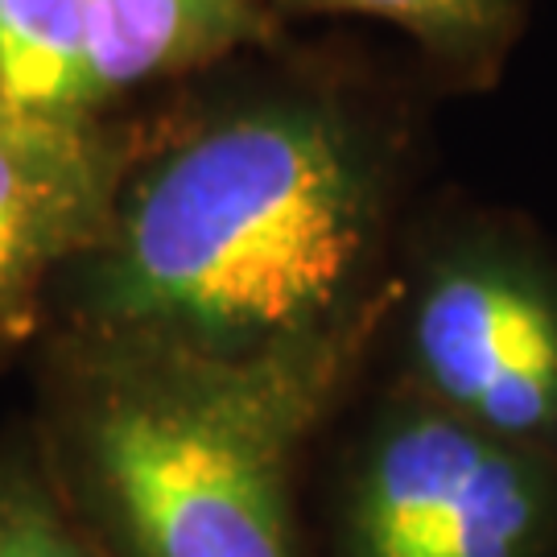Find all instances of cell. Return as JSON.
Here are the masks:
<instances>
[{"instance_id":"cell-9","label":"cell","mask_w":557,"mask_h":557,"mask_svg":"<svg viewBox=\"0 0 557 557\" xmlns=\"http://www.w3.org/2000/svg\"><path fill=\"white\" fill-rule=\"evenodd\" d=\"M0 557H108L62 496L50 458L0 450Z\"/></svg>"},{"instance_id":"cell-5","label":"cell","mask_w":557,"mask_h":557,"mask_svg":"<svg viewBox=\"0 0 557 557\" xmlns=\"http://www.w3.org/2000/svg\"><path fill=\"white\" fill-rule=\"evenodd\" d=\"M137 140L108 120L0 128V347L41 319L46 294L108 232Z\"/></svg>"},{"instance_id":"cell-4","label":"cell","mask_w":557,"mask_h":557,"mask_svg":"<svg viewBox=\"0 0 557 557\" xmlns=\"http://www.w3.org/2000/svg\"><path fill=\"white\" fill-rule=\"evenodd\" d=\"M343 557H557V462L400 388L351 458Z\"/></svg>"},{"instance_id":"cell-10","label":"cell","mask_w":557,"mask_h":557,"mask_svg":"<svg viewBox=\"0 0 557 557\" xmlns=\"http://www.w3.org/2000/svg\"><path fill=\"white\" fill-rule=\"evenodd\" d=\"M9 124H21V120L13 116V108H9V100H4V91H0V128H9Z\"/></svg>"},{"instance_id":"cell-6","label":"cell","mask_w":557,"mask_h":557,"mask_svg":"<svg viewBox=\"0 0 557 557\" xmlns=\"http://www.w3.org/2000/svg\"><path fill=\"white\" fill-rule=\"evenodd\" d=\"M273 38L277 17L264 0H87L91 103L103 116L133 87Z\"/></svg>"},{"instance_id":"cell-2","label":"cell","mask_w":557,"mask_h":557,"mask_svg":"<svg viewBox=\"0 0 557 557\" xmlns=\"http://www.w3.org/2000/svg\"><path fill=\"white\" fill-rule=\"evenodd\" d=\"M376 306L252 356L66 335L50 467L108 557H298L294 462Z\"/></svg>"},{"instance_id":"cell-8","label":"cell","mask_w":557,"mask_h":557,"mask_svg":"<svg viewBox=\"0 0 557 557\" xmlns=\"http://www.w3.org/2000/svg\"><path fill=\"white\" fill-rule=\"evenodd\" d=\"M314 13H363L400 25L442 62L479 66L504 50L520 0H285Z\"/></svg>"},{"instance_id":"cell-7","label":"cell","mask_w":557,"mask_h":557,"mask_svg":"<svg viewBox=\"0 0 557 557\" xmlns=\"http://www.w3.org/2000/svg\"><path fill=\"white\" fill-rule=\"evenodd\" d=\"M0 91L17 120H100L87 71V0H0Z\"/></svg>"},{"instance_id":"cell-3","label":"cell","mask_w":557,"mask_h":557,"mask_svg":"<svg viewBox=\"0 0 557 557\" xmlns=\"http://www.w3.org/2000/svg\"><path fill=\"white\" fill-rule=\"evenodd\" d=\"M405 388L557 462V257L508 223H467L421 260Z\"/></svg>"},{"instance_id":"cell-1","label":"cell","mask_w":557,"mask_h":557,"mask_svg":"<svg viewBox=\"0 0 557 557\" xmlns=\"http://www.w3.org/2000/svg\"><path fill=\"white\" fill-rule=\"evenodd\" d=\"M388 207V145L335 91L289 83L133 161L103 239L62 277L66 335L252 356L359 301Z\"/></svg>"}]
</instances>
